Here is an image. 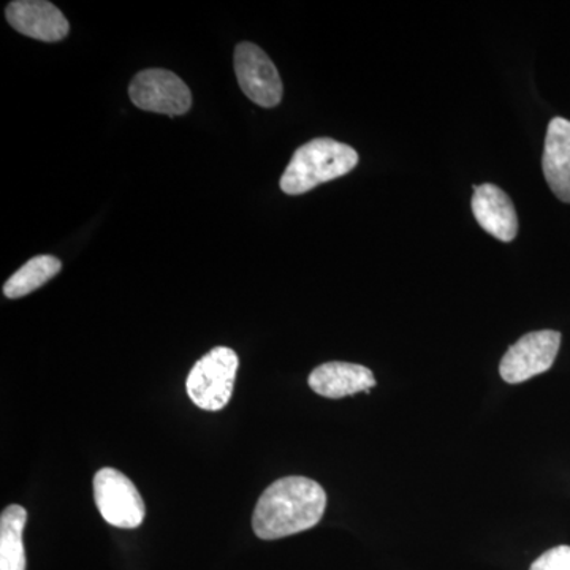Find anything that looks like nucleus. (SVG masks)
Here are the masks:
<instances>
[{"instance_id":"nucleus-5","label":"nucleus","mask_w":570,"mask_h":570,"mask_svg":"<svg viewBox=\"0 0 570 570\" xmlns=\"http://www.w3.org/2000/svg\"><path fill=\"white\" fill-rule=\"evenodd\" d=\"M129 96L140 110L179 116L193 107V94L174 71L142 70L129 86Z\"/></svg>"},{"instance_id":"nucleus-9","label":"nucleus","mask_w":570,"mask_h":570,"mask_svg":"<svg viewBox=\"0 0 570 570\" xmlns=\"http://www.w3.org/2000/svg\"><path fill=\"white\" fill-rule=\"evenodd\" d=\"M474 190L472 213L480 227L501 242L515 239L519 234V216L509 195L494 184L474 186Z\"/></svg>"},{"instance_id":"nucleus-10","label":"nucleus","mask_w":570,"mask_h":570,"mask_svg":"<svg viewBox=\"0 0 570 570\" xmlns=\"http://www.w3.org/2000/svg\"><path fill=\"white\" fill-rule=\"evenodd\" d=\"M307 382L317 395L330 400H341L360 392L370 393L377 384L370 367L344 362H330L317 366Z\"/></svg>"},{"instance_id":"nucleus-1","label":"nucleus","mask_w":570,"mask_h":570,"mask_svg":"<svg viewBox=\"0 0 570 570\" xmlns=\"http://www.w3.org/2000/svg\"><path fill=\"white\" fill-rule=\"evenodd\" d=\"M326 493L307 478H283L265 490L255 505L253 528L262 540H276L316 527L324 517Z\"/></svg>"},{"instance_id":"nucleus-8","label":"nucleus","mask_w":570,"mask_h":570,"mask_svg":"<svg viewBox=\"0 0 570 570\" xmlns=\"http://www.w3.org/2000/svg\"><path fill=\"white\" fill-rule=\"evenodd\" d=\"M6 14L11 28L22 36L48 43L66 39L70 31L62 11L47 0H17L9 3Z\"/></svg>"},{"instance_id":"nucleus-7","label":"nucleus","mask_w":570,"mask_h":570,"mask_svg":"<svg viewBox=\"0 0 570 570\" xmlns=\"http://www.w3.org/2000/svg\"><path fill=\"white\" fill-rule=\"evenodd\" d=\"M235 71L243 92L254 104L273 108L283 100V80L275 63L257 45L242 41L235 50Z\"/></svg>"},{"instance_id":"nucleus-13","label":"nucleus","mask_w":570,"mask_h":570,"mask_svg":"<svg viewBox=\"0 0 570 570\" xmlns=\"http://www.w3.org/2000/svg\"><path fill=\"white\" fill-rule=\"evenodd\" d=\"M61 268L62 264L59 258L52 257V255H37L7 281L3 285V295L10 299H17L32 294L52 277L58 276Z\"/></svg>"},{"instance_id":"nucleus-4","label":"nucleus","mask_w":570,"mask_h":570,"mask_svg":"<svg viewBox=\"0 0 570 570\" xmlns=\"http://www.w3.org/2000/svg\"><path fill=\"white\" fill-rule=\"evenodd\" d=\"M94 499L100 515L111 527L134 530L145 520L141 494L118 469L104 468L94 475Z\"/></svg>"},{"instance_id":"nucleus-2","label":"nucleus","mask_w":570,"mask_h":570,"mask_svg":"<svg viewBox=\"0 0 570 570\" xmlns=\"http://www.w3.org/2000/svg\"><path fill=\"white\" fill-rule=\"evenodd\" d=\"M358 164V153L352 146L316 138L296 149L281 178V189L288 195L309 193L321 184L351 174Z\"/></svg>"},{"instance_id":"nucleus-12","label":"nucleus","mask_w":570,"mask_h":570,"mask_svg":"<svg viewBox=\"0 0 570 570\" xmlns=\"http://www.w3.org/2000/svg\"><path fill=\"white\" fill-rule=\"evenodd\" d=\"M28 512L21 505H9L0 517V570H26L22 546Z\"/></svg>"},{"instance_id":"nucleus-3","label":"nucleus","mask_w":570,"mask_h":570,"mask_svg":"<svg viewBox=\"0 0 570 570\" xmlns=\"http://www.w3.org/2000/svg\"><path fill=\"white\" fill-rule=\"evenodd\" d=\"M239 358L228 347H214L195 363L187 377V395L195 406L216 412L227 406L234 393Z\"/></svg>"},{"instance_id":"nucleus-6","label":"nucleus","mask_w":570,"mask_h":570,"mask_svg":"<svg viewBox=\"0 0 570 570\" xmlns=\"http://www.w3.org/2000/svg\"><path fill=\"white\" fill-rule=\"evenodd\" d=\"M561 333L542 330L521 336L502 356L499 373L508 384H521L547 373L557 360Z\"/></svg>"},{"instance_id":"nucleus-11","label":"nucleus","mask_w":570,"mask_h":570,"mask_svg":"<svg viewBox=\"0 0 570 570\" xmlns=\"http://www.w3.org/2000/svg\"><path fill=\"white\" fill-rule=\"evenodd\" d=\"M542 168L551 193L564 204H570V121L568 119H551L547 129Z\"/></svg>"},{"instance_id":"nucleus-14","label":"nucleus","mask_w":570,"mask_h":570,"mask_svg":"<svg viewBox=\"0 0 570 570\" xmlns=\"http://www.w3.org/2000/svg\"><path fill=\"white\" fill-rule=\"evenodd\" d=\"M530 570H570V547H554L532 562Z\"/></svg>"}]
</instances>
